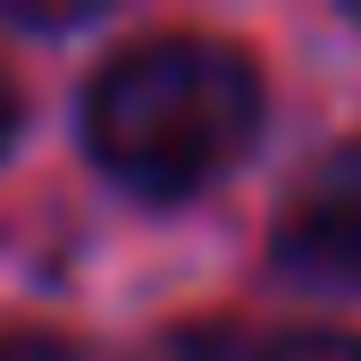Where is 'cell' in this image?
<instances>
[{"label":"cell","instance_id":"obj_1","mask_svg":"<svg viewBox=\"0 0 361 361\" xmlns=\"http://www.w3.org/2000/svg\"><path fill=\"white\" fill-rule=\"evenodd\" d=\"M261 126V76L244 68V51L227 42H135L101 68V85L85 101V135L109 177H126L135 193H193L219 169L244 160Z\"/></svg>","mask_w":361,"mask_h":361},{"label":"cell","instance_id":"obj_2","mask_svg":"<svg viewBox=\"0 0 361 361\" xmlns=\"http://www.w3.org/2000/svg\"><path fill=\"white\" fill-rule=\"evenodd\" d=\"M277 252L302 277H336V286H361V143H345L319 177L294 193L286 210V235Z\"/></svg>","mask_w":361,"mask_h":361},{"label":"cell","instance_id":"obj_3","mask_svg":"<svg viewBox=\"0 0 361 361\" xmlns=\"http://www.w3.org/2000/svg\"><path fill=\"white\" fill-rule=\"evenodd\" d=\"M261 361H361V345L336 336V328H294V336H277Z\"/></svg>","mask_w":361,"mask_h":361},{"label":"cell","instance_id":"obj_4","mask_svg":"<svg viewBox=\"0 0 361 361\" xmlns=\"http://www.w3.org/2000/svg\"><path fill=\"white\" fill-rule=\"evenodd\" d=\"M0 361H76L59 336H42V328H17V336H0Z\"/></svg>","mask_w":361,"mask_h":361},{"label":"cell","instance_id":"obj_5","mask_svg":"<svg viewBox=\"0 0 361 361\" xmlns=\"http://www.w3.org/2000/svg\"><path fill=\"white\" fill-rule=\"evenodd\" d=\"M8 126H17V92H8V76H0V152H8Z\"/></svg>","mask_w":361,"mask_h":361}]
</instances>
